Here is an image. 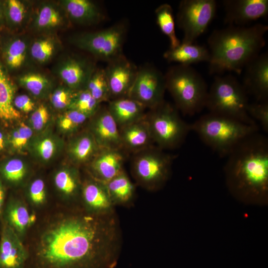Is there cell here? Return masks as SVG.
Returning <instances> with one entry per match:
<instances>
[{
    "instance_id": "obj_1",
    "label": "cell",
    "mask_w": 268,
    "mask_h": 268,
    "mask_svg": "<svg viewBox=\"0 0 268 268\" xmlns=\"http://www.w3.org/2000/svg\"><path fill=\"white\" fill-rule=\"evenodd\" d=\"M113 231L110 221L90 217L63 222L46 235L41 262L49 268H111L117 260Z\"/></svg>"
},
{
    "instance_id": "obj_2",
    "label": "cell",
    "mask_w": 268,
    "mask_h": 268,
    "mask_svg": "<svg viewBox=\"0 0 268 268\" xmlns=\"http://www.w3.org/2000/svg\"><path fill=\"white\" fill-rule=\"evenodd\" d=\"M228 183L239 195L262 198L268 191V139L258 132L240 141L227 156Z\"/></svg>"
},
{
    "instance_id": "obj_3",
    "label": "cell",
    "mask_w": 268,
    "mask_h": 268,
    "mask_svg": "<svg viewBox=\"0 0 268 268\" xmlns=\"http://www.w3.org/2000/svg\"><path fill=\"white\" fill-rule=\"evenodd\" d=\"M268 30V25L261 23L249 27L228 25L214 30L207 41L210 73L240 74L265 46Z\"/></svg>"
},
{
    "instance_id": "obj_4",
    "label": "cell",
    "mask_w": 268,
    "mask_h": 268,
    "mask_svg": "<svg viewBox=\"0 0 268 268\" xmlns=\"http://www.w3.org/2000/svg\"><path fill=\"white\" fill-rule=\"evenodd\" d=\"M191 128L206 145L222 157L227 156L240 141L259 130L257 124H247L210 112L191 124Z\"/></svg>"
},
{
    "instance_id": "obj_5",
    "label": "cell",
    "mask_w": 268,
    "mask_h": 268,
    "mask_svg": "<svg viewBox=\"0 0 268 268\" xmlns=\"http://www.w3.org/2000/svg\"><path fill=\"white\" fill-rule=\"evenodd\" d=\"M167 89L184 114L194 115L205 106L207 84L192 67L179 65L169 69L164 76Z\"/></svg>"
},
{
    "instance_id": "obj_6",
    "label": "cell",
    "mask_w": 268,
    "mask_h": 268,
    "mask_svg": "<svg viewBox=\"0 0 268 268\" xmlns=\"http://www.w3.org/2000/svg\"><path fill=\"white\" fill-rule=\"evenodd\" d=\"M247 93L231 75L216 76L209 90L205 107L210 113L224 116L249 125H256L248 114Z\"/></svg>"
},
{
    "instance_id": "obj_7",
    "label": "cell",
    "mask_w": 268,
    "mask_h": 268,
    "mask_svg": "<svg viewBox=\"0 0 268 268\" xmlns=\"http://www.w3.org/2000/svg\"><path fill=\"white\" fill-rule=\"evenodd\" d=\"M152 109L147 120L153 141L161 149L180 145L191 131V125L181 119L175 108L164 102Z\"/></svg>"
},
{
    "instance_id": "obj_8",
    "label": "cell",
    "mask_w": 268,
    "mask_h": 268,
    "mask_svg": "<svg viewBox=\"0 0 268 268\" xmlns=\"http://www.w3.org/2000/svg\"><path fill=\"white\" fill-rule=\"evenodd\" d=\"M125 33L124 25L118 24L100 31L76 35L70 41L78 48L109 62L122 55Z\"/></svg>"
},
{
    "instance_id": "obj_9",
    "label": "cell",
    "mask_w": 268,
    "mask_h": 268,
    "mask_svg": "<svg viewBox=\"0 0 268 268\" xmlns=\"http://www.w3.org/2000/svg\"><path fill=\"white\" fill-rule=\"evenodd\" d=\"M217 9L215 0H183L177 15L178 26L184 33L182 42L193 43L214 19Z\"/></svg>"
},
{
    "instance_id": "obj_10",
    "label": "cell",
    "mask_w": 268,
    "mask_h": 268,
    "mask_svg": "<svg viewBox=\"0 0 268 268\" xmlns=\"http://www.w3.org/2000/svg\"><path fill=\"white\" fill-rule=\"evenodd\" d=\"M165 89L164 76L157 69L147 66L138 69L127 97L153 109L164 102Z\"/></svg>"
},
{
    "instance_id": "obj_11",
    "label": "cell",
    "mask_w": 268,
    "mask_h": 268,
    "mask_svg": "<svg viewBox=\"0 0 268 268\" xmlns=\"http://www.w3.org/2000/svg\"><path fill=\"white\" fill-rule=\"evenodd\" d=\"M161 149L148 148L135 157L134 170L141 181L155 186L167 179L174 157Z\"/></svg>"
},
{
    "instance_id": "obj_12",
    "label": "cell",
    "mask_w": 268,
    "mask_h": 268,
    "mask_svg": "<svg viewBox=\"0 0 268 268\" xmlns=\"http://www.w3.org/2000/svg\"><path fill=\"white\" fill-rule=\"evenodd\" d=\"M108 63L104 69L111 98L117 99L127 97L138 69L123 54Z\"/></svg>"
},
{
    "instance_id": "obj_13",
    "label": "cell",
    "mask_w": 268,
    "mask_h": 268,
    "mask_svg": "<svg viewBox=\"0 0 268 268\" xmlns=\"http://www.w3.org/2000/svg\"><path fill=\"white\" fill-rule=\"evenodd\" d=\"M224 22L229 25L242 26L266 16L268 0H224Z\"/></svg>"
},
{
    "instance_id": "obj_14",
    "label": "cell",
    "mask_w": 268,
    "mask_h": 268,
    "mask_svg": "<svg viewBox=\"0 0 268 268\" xmlns=\"http://www.w3.org/2000/svg\"><path fill=\"white\" fill-rule=\"evenodd\" d=\"M243 84L258 102L268 101V55L259 54L245 67Z\"/></svg>"
},
{
    "instance_id": "obj_15",
    "label": "cell",
    "mask_w": 268,
    "mask_h": 268,
    "mask_svg": "<svg viewBox=\"0 0 268 268\" xmlns=\"http://www.w3.org/2000/svg\"><path fill=\"white\" fill-rule=\"evenodd\" d=\"M95 68V66L86 59L71 57L60 64L58 73L67 87L78 91L85 88Z\"/></svg>"
},
{
    "instance_id": "obj_16",
    "label": "cell",
    "mask_w": 268,
    "mask_h": 268,
    "mask_svg": "<svg viewBox=\"0 0 268 268\" xmlns=\"http://www.w3.org/2000/svg\"><path fill=\"white\" fill-rule=\"evenodd\" d=\"M92 135L101 149L122 147L119 127L108 109L98 113L92 127Z\"/></svg>"
},
{
    "instance_id": "obj_17",
    "label": "cell",
    "mask_w": 268,
    "mask_h": 268,
    "mask_svg": "<svg viewBox=\"0 0 268 268\" xmlns=\"http://www.w3.org/2000/svg\"><path fill=\"white\" fill-rule=\"evenodd\" d=\"M61 6L69 20L78 24H94L104 18L98 6L90 0H64L61 1Z\"/></svg>"
},
{
    "instance_id": "obj_18",
    "label": "cell",
    "mask_w": 268,
    "mask_h": 268,
    "mask_svg": "<svg viewBox=\"0 0 268 268\" xmlns=\"http://www.w3.org/2000/svg\"><path fill=\"white\" fill-rule=\"evenodd\" d=\"M26 252L13 230L6 227L0 245V268H23Z\"/></svg>"
},
{
    "instance_id": "obj_19",
    "label": "cell",
    "mask_w": 268,
    "mask_h": 268,
    "mask_svg": "<svg viewBox=\"0 0 268 268\" xmlns=\"http://www.w3.org/2000/svg\"><path fill=\"white\" fill-rule=\"evenodd\" d=\"M69 19L61 5L45 2L40 5L33 21L38 31L52 32L67 26Z\"/></svg>"
},
{
    "instance_id": "obj_20",
    "label": "cell",
    "mask_w": 268,
    "mask_h": 268,
    "mask_svg": "<svg viewBox=\"0 0 268 268\" xmlns=\"http://www.w3.org/2000/svg\"><path fill=\"white\" fill-rule=\"evenodd\" d=\"M164 58L170 62L191 66L200 62H208L210 54L204 46L182 42L174 48H170L164 54Z\"/></svg>"
},
{
    "instance_id": "obj_21",
    "label": "cell",
    "mask_w": 268,
    "mask_h": 268,
    "mask_svg": "<svg viewBox=\"0 0 268 268\" xmlns=\"http://www.w3.org/2000/svg\"><path fill=\"white\" fill-rule=\"evenodd\" d=\"M144 108L140 103L127 97L111 101L107 109L118 127H123L142 119Z\"/></svg>"
},
{
    "instance_id": "obj_22",
    "label": "cell",
    "mask_w": 268,
    "mask_h": 268,
    "mask_svg": "<svg viewBox=\"0 0 268 268\" xmlns=\"http://www.w3.org/2000/svg\"><path fill=\"white\" fill-rule=\"evenodd\" d=\"M119 130L123 146L130 149H143L153 141L148 121L143 118Z\"/></svg>"
},
{
    "instance_id": "obj_23",
    "label": "cell",
    "mask_w": 268,
    "mask_h": 268,
    "mask_svg": "<svg viewBox=\"0 0 268 268\" xmlns=\"http://www.w3.org/2000/svg\"><path fill=\"white\" fill-rule=\"evenodd\" d=\"M124 157L118 149H102L92 163L96 173L105 183L121 173Z\"/></svg>"
},
{
    "instance_id": "obj_24",
    "label": "cell",
    "mask_w": 268,
    "mask_h": 268,
    "mask_svg": "<svg viewBox=\"0 0 268 268\" xmlns=\"http://www.w3.org/2000/svg\"><path fill=\"white\" fill-rule=\"evenodd\" d=\"M15 88L0 63V119L12 121L19 119L20 112L13 104Z\"/></svg>"
},
{
    "instance_id": "obj_25",
    "label": "cell",
    "mask_w": 268,
    "mask_h": 268,
    "mask_svg": "<svg viewBox=\"0 0 268 268\" xmlns=\"http://www.w3.org/2000/svg\"><path fill=\"white\" fill-rule=\"evenodd\" d=\"M155 14L160 30L169 38L170 48L178 46L181 42L176 34L174 18L171 5L167 3L161 4L156 9Z\"/></svg>"
},
{
    "instance_id": "obj_26",
    "label": "cell",
    "mask_w": 268,
    "mask_h": 268,
    "mask_svg": "<svg viewBox=\"0 0 268 268\" xmlns=\"http://www.w3.org/2000/svg\"><path fill=\"white\" fill-rule=\"evenodd\" d=\"M99 149L92 134H83L76 138L71 145L70 152L73 159L77 162H84Z\"/></svg>"
},
{
    "instance_id": "obj_27",
    "label": "cell",
    "mask_w": 268,
    "mask_h": 268,
    "mask_svg": "<svg viewBox=\"0 0 268 268\" xmlns=\"http://www.w3.org/2000/svg\"><path fill=\"white\" fill-rule=\"evenodd\" d=\"M58 43L51 37H44L35 40L31 45L29 52L31 58L40 64L46 63L55 55Z\"/></svg>"
},
{
    "instance_id": "obj_28",
    "label": "cell",
    "mask_w": 268,
    "mask_h": 268,
    "mask_svg": "<svg viewBox=\"0 0 268 268\" xmlns=\"http://www.w3.org/2000/svg\"><path fill=\"white\" fill-rule=\"evenodd\" d=\"M99 103L111 98L108 82L104 69L96 68L89 78L85 88Z\"/></svg>"
},
{
    "instance_id": "obj_29",
    "label": "cell",
    "mask_w": 268,
    "mask_h": 268,
    "mask_svg": "<svg viewBox=\"0 0 268 268\" xmlns=\"http://www.w3.org/2000/svg\"><path fill=\"white\" fill-rule=\"evenodd\" d=\"M28 51V43L25 39L21 38L13 40L5 53V60L8 67L12 69L22 67L26 62Z\"/></svg>"
},
{
    "instance_id": "obj_30",
    "label": "cell",
    "mask_w": 268,
    "mask_h": 268,
    "mask_svg": "<svg viewBox=\"0 0 268 268\" xmlns=\"http://www.w3.org/2000/svg\"><path fill=\"white\" fill-rule=\"evenodd\" d=\"M18 81L22 86L37 96L45 93L51 85L48 77L35 72H29L21 75L18 78Z\"/></svg>"
},
{
    "instance_id": "obj_31",
    "label": "cell",
    "mask_w": 268,
    "mask_h": 268,
    "mask_svg": "<svg viewBox=\"0 0 268 268\" xmlns=\"http://www.w3.org/2000/svg\"><path fill=\"white\" fill-rule=\"evenodd\" d=\"M99 104L89 91L84 88L76 91L69 109L76 110L90 117L98 111Z\"/></svg>"
},
{
    "instance_id": "obj_32",
    "label": "cell",
    "mask_w": 268,
    "mask_h": 268,
    "mask_svg": "<svg viewBox=\"0 0 268 268\" xmlns=\"http://www.w3.org/2000/svg\"><path fill=\"white\" fill-rule=\"evenodd\" d=\"M107 183L108 193L119 200L127 201L132 195L133 185L122 172Z\"/></svg>"
},
{
    "instance_id": "obj_33",
    "label": "cell",
    "mask_w": 268,
    "mask_h": 268,
    "mask_svg": "<svg viewBox=\"0 0 268 268\" xmlns=\"http://www.w3.org/2000/svg\"><path fill=\"white\" fill-rule=\"evenodd\" d=\"M83 194L86 202L94 208L105 209L110 205L107 190L97 184L87 185L83 189Z\"/></svg>"
},
{
    "instance_id": "obj_34",
    "label": "cell",
    "mask_w": 268,
    "mask_h": 268,
    "mask_svg": "<svg viewBox=\"0 0 268 268\" xmlns=\"http://www.w3.org/2000/svg\"><path fill=\"white\" fill-rule=\"evenodd\" d=\"M8 218L14 228L21 232L34 221V217L29 215L27 209L24 206L15 204L9 208Z\"/></svg>"
},
{
    "instance_id": "obj_35",
    "label": "cell",
    "mask_w": 268,
    "mask_h": 268,
    "mask_svg": "<svg viewBox=\"0 0 268 268\" xmlns=\"http://www.w3.org/2000/svg\"><path fill=\"white\" fill-rule=\"evenodd\" d=\"M88 118L76 110L69 109L60 117L59 125L63 131L72 132L81 126Z\"/></svg>"
},
{
    "instance_id": "obj_36",
    "label": "cell",
    "mask_w": 268,
    "mask_h": 268,
    "mask_svg": "<svg viewBox=\"0 0 268 268\" xmlns=\"http://www.w3.org/2000/svg\"><path fill=\"white\" fill-rule=\"evenodd\" d=\"M28 12V6L23 1L9 0L7 2L8 17L14 25H22L26 21Z\"/></svg>"
},
{
    "instance_id": "obj_37",
    "label": "cell",
    "mask_w": 268,
    "mask_h": 268,
    "mask_svg": "<svg viewBox=\"0 0 268 268\" xmlns=\"http://www.w3.org/2000/svg\"><path fill=\"white\" fill-rule=\"evenodd\" d=\"M76 92L68 87H59L52 93L50 97L51 102L56 109H69Z\"/></svg>"
},
{
    "instance_id": "obj_38",
    "label": "cell",
    "mask_w": 268,
    "mask_h": 268,
    "mask_svg": "<svg viewBox=\"0 0 268 268\" xmlns=\"http://www.w3.org/2000/svg\"><path fill=\"white\" fill-rule=\"evenodd\" d=\"M249 116L260 123L264 130L268 132V101L249 104L247 109Z\"/></svg>"
},
{
    "instance_id": "obj_39",
    "label": "cell",
    "mask_w": 268,
    "mask_h": 268,
    "mask_svg": "<svg viewBox=\"0 0 268 268\" xmlns=\"http://www.w3.org/2000/svg\"><path fill=\"white\" fill-rule=\"evenodd\" d=\"M3 173L8 180L18 181L23 178L25 174V165L20 159H11L4 166Z\"/></svg>"
},
{
    "instance_id": "obj_40",
    "label": "cell",
    "mask_w": 268,
    "mask_h": 268,
    "mask_svg": "<svg viewBox=\"0 0 268 268\" xmlns=\"http://www.w3.org/2000/svg\"><path fill=\"white\" fill-rule=\"evenodd\" d=\"M32 135V131L24 123H21L18 128L12 134L10 143L13 148H22L27 143Z\"/></svg>"
},
{
    "instance_id": "obj_41",
    "label": "cell",
    "mask_w": 268,
    "mask_h": 268,
    "mask_svg": "<svg viewBox=\"0 0 268 268\" xmlns=\"http://www.w3.org/2000/svg\"><path fill=\"white\" fill-rule=\"evenodd\" d=\"M55 182L58 188L66 194L73 193L76 188V182L74 178L67 170L60 171L57 173Z\"/></svg>"
},
{
    "instance_id": "obj_42",
    "label": "cell",
    "mask_w": 268,
    "mask_h": 268,
    "mask_svg": "<svg viewBox=\"0 0 268 268\" xmlns=\"http://www.w3.org/2000/svg\"><path fill=\"white\" fill-rule=\"evenodd\" d=\"M49 119V113L47 108L40 105L34 110L30 117V123L34 129L42 130L46 125Z\"/></svg>"
},
{
    "instance_id": "obj_43",
    "label": "cell",
    "mask_w": 268,
    "mask_h": 268,
    "mask_svg": "<svg viewBox=\"0 0 268 268\" xmlns=\"http://www.w3.org/2000/svg\"><path fill=\"white\" fill-rule=\"evenodd\" d=\"M36 150L43 159L48 160L53 156L56 150V144L52 139L44 138L38 142Z\"/></svg>"
},
{
    "instance_id": "obj_44",
    "label": "cell",
    "mask_w": 268,
    "mask_h": 268,
    "mask_svg": "<svg viewBox=\"0 0 268 268\" xmlns=\"http://www.w3.org/2000/svg\"><path fill=\"white\" fill-rule=\"evenodd\" d=\"M30 196L33 202L39 204L43 202L45 198V184L41 179L35 180L30 188Z\"/></svg>"
},
{
    "instance_id": "obj_45",
    "label": "cell",
    "mask_w": 268,
    "mask_h": 268,
    "mask_svg": "<svg viewBox=\"0 0 268 268\" xmlns=\"http://www.w3.org/2000/svg\"><path fill=\"white\" fill-rule=\"evenodd\" d=\"M13 104L19 112L29 113L34 110L35 103L27 95L22 94L16 96L14 98Z\"/></svg>"
},
{
    "instance_id": "obj_46",
    "label": "cell",
    "mask_w": 268,
    "mask_h": 268,
    "mask_svg": "<svg viewBox=\"0 0 268 268\" xmlns=\"http://www.w3.org/2000/svg\"><path fill=\"white\" fill-rule=\"evenodd\" d=\"M4 199V192L1 184H0V210L3 204Z\"/></svg>"
},
{
    "instance_id": "obj_47",
    "label": "cell",
    "mask_w": 268,
    "mask_h": 268,
    "mask_svg": "<svg viewBox=\"0 0 268 268\" xmlns=\"http://www.w3.org/2000/svg\"><path fill=\"white\" fill-rule=\"evenodd\" d=\"M4 145V138L2 134L0 132V151L2 150Z\"/></svg>"
},
{
    "instance_id": "obj_48",
    "label": "cell",
    "mask_w": 268,
    "mask_h": 268,
    "mask_svg": "<svg viewBox=\"0 0 268 268\" xmlns=\"http://www.w3.org/2000/svg\"><path fill=\"white\" fill-rule=\"evenodd\" d=\"M1 7L0 5V18H1Z\"/></svg>"
}]
</instances>
